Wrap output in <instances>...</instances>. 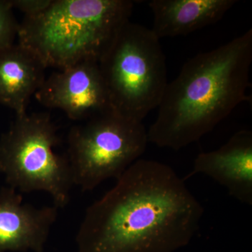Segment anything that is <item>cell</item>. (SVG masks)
Returning <instances> with one entry per match:
<instances>
[{"label":"cell","instance_id":"obj_3","mask_svg":"<svg viewBox=\"0 0 252 252\" xmlns=\"http://www.w3.org/2000/svg\"><path fill=\"white\" fill-rule=\"evenodd\" d=\"M133 7L130 0H53L41 14L25 16L18 43L46 68L61 70L85 61L99 63L130 21Z\"/></svg>","mask_w":252,"mask_h":252},{"label":"cell","instance_id":"obj_6","mask_svg":"<svg viewBox=\"0 0 252 252\" xmlns=\"http://www.w3.org/2000/svg\"><path fill=\"white\" fill-rule=\"evenodd\" d=\"M148 142L142 122L111 110L73 126L66 156L74 185L89 191L109 179L117 180L140 158Z\"/></svg>","mask_w":252,"mask_h":252},{"label":"cell","instance_id":"obj_9","mask_svg":"<svg viewBox=\"0 0 252 252\" xmlns=\"http://www.w3.org/2000/svg\"><path fill=\"white\" fill-rule=\"evenodd\" d=\"M203 174L228 190L231 196L252 205V133L237 132L217 150L198 154L190 176Z\"/></svg>","mask_w":252,"mask_h":252},{"label":"cell","instance_id":"obj_13","mask_svg":"<svg viewBox=\"0 0 252 252\" xmlns=\"http://www.w3.org/2000/svg\"><path fill=\"white\" fill-rule=\"evenodd\" d=\"M13 9L21 11L25 16H35L41 14L52 4L53 0H9Z\"/></svg>","mask_w":252,"mask_h":252},{"label":"cell","instance_id":"obj_2","mask_svg":"<svg viewBox=\"0 0 252 252\" xmlns=\"http://www.w3.org/2000/svg\"><path fill=\"white\" fill-rule=\"evenodd\" d=\"M252 63V29L188 60L167 84L149 142L177 151L211 132L248 99Z\"/></svg>","mask_w":252,"mask_h":252},{"label":"cell","instance_id":"obj_7","mask_svg":"<svg viewBox=\"0 0 252 252\" xmlns=\"http://www.w3.org/2000/svg\"><path fill=\"white\" fill-rule=\"evenodd\" d=\"M34 97L39 104L63 111L71 120L85 122L110 111L99 63H78L46 78Z\"/></svg>","mask_w":252,"mask_h":252},{"label":"cell","instance_id":"obj_8","mask_svg":"<svg viewBox=\"0 0 252 252\" xmlns=\"http://www.w3.org/2000/svg\"><path fill=\"white\" fill-rule=\"evenodd\" d=\"M55 206L41 208L23 203L12 187L0 190V252H44L50 230L58 217Z\"/></svg>","mask_w":252,"mask_h":252},{"label":"cell","instance_id":"obj_10","mask_svg":"<svg viewBox=\"0 0 252 252\" xmlns=\"http://www.w3.org/2000/svg\"><path fill=\"white\" fill-rule=\"evenodd\" d=\"M46 66L31 49L20 44L0 51V104L16 116L27 113L32 96L46 79Z\"/></svg>","mask_w":252,"mask_h":252},{"label":"cell","instance_id":"obj_11","mask_svg":"<svg viewBox=\"0 0 252 252\" xmlns=\"http://www.w3.org/2000/svg\"><path fill=\"white\" fill-rule=\"evenodd\" d=\"M237 0H152L151 28L158 38L185 36L218 22Z\"/></svg>","mask_w":252,"mask_h":252},{"label":"cell","instance_id":"obj_4","mask_svg":"<svg viewBox=\"0 0 252 252\" xmlns=\"http://www.w3.org/2000/svg\"><path fill=\"white\" fill-rule=\"evenodd\" d=\"M112 112L136 122L157 109L166 89V61L151 28L128 21L99 61Z\"/></svg>","mask_w":252,"mask_h":252},{"label":"cell","instance_id":"obj_12","mask_svg":"<svg viewBox=\"0 0 252 252\" xmlns=\"http://www.w3.org/2000/svg\"><path fill=\"white\" fill-rule=\"evenodd\" d=\"M9 0H0V51L14 44L18 26Z\"/></svg>","mask_w":252,"mask_h":252},{"label":"cell","instance_id":"obj_5","mask_svg":"<svg viewBox=\"0 0 252 252\" xmlns=\"http://www.w3.org/2000/svg\"><path fill=\"white\" fill-rule=\"evenodd\" d=\"M57 130L49 113L16 116L0 137V175L20 193L46 192L63 208L74 185L67 156L54 152Z\"/></svg>","mask_w":252,"mask_h":252},{"label":"cell","instance_id":"obj_1","mask_svg":"<svg viewBox=\"0 0 252 252\" xmlns=\"http://www.w3.org/2000/svg\"><path fill=\"white\" fill-rule=\"evenodd\" d=\"M86 209L77 252H173L199 229L204 209L175 170L138 159Z\"/></svg>","mask_w":252,"mask_h":252}]
</instances>
